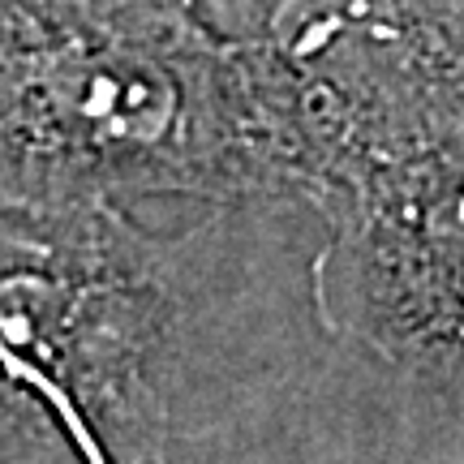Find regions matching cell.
Here are the masks:
<instances>
[{
  "label": "cell",
  "instance_id": "cell-1",
  "mask_svg": "<svg viewBox=\"0 0 464 464\" xmlns=\"http://www.w3.org/2000/svg\"><path fill=\"white\" fill-rule=\"evenodd\" d=\"M288 202L198 0H0V211Z\"/></svg>",
  "mask_w": 464,
  "mask_h": 464
},
{
  "label": "cell",
  "instance_id": "cell-2",
  "mask_svg": "<svg viewBox=\"0 0 464 464\" xmlns=\"http://www.w3.org/2000/svg\"><path fill=\"white\" fill-rule=\"evenodd\" d=\"M288 202L464 155V0H198Z\"/></svg>",
  "mask_w": 464,
  "mask_h": 464
},
{
  "label": "cell",
  "instance_id": "cell-3",
  "mask_svg": "<svg viewBox=\"0 0 464 464\" xmlns=\"http://www.w3.org/2000/svg\"><path fill=\"white\" fill-rule=\"evenodd\" d=\"M172 246L130 211H0V387H48L125 451L164 439Z\"/></svg>",
  "mask_w": 464,
  "mask_h": 464
},
{
  "label": "cell",
  "instance_id": "cell-4",
  "mask_svg": "<svg viewBox=\"0 0 464 464\" xmlns=\"http://www.w3.org/2000/svg\"><path fill=\"white\" fill-rule=\"evenodd\" d=\"M323 224L318 327L464 404V155L365 185Z\"/></svg>",
  "mask_w": 464,
  "mask_h": 464
},
{
  "label": "cell",
  "instance_id": "cell-5",
  "mask_svg": "<svg viewBox=\"0 0 464 464\" xmlns=\"http://www.w3.org/2000/svg\"><path fill=\"white\" fill-rule=\"evenodd\" d=\"M22 434H26V404L0 387V460H9L22 448Z\"/></svg>",
  "mask_w": 464,
  "mask_h": 464
}]
</instances>
